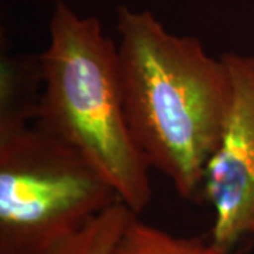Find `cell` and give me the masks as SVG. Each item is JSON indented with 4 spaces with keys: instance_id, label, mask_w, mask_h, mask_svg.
Masks as SVG:
<instances>
[{
    "instance_id": "5b68a950",
    "label": "cell",
    "mask_w": 254,
    "mask_h": 254,
    "mask_svg": "<svg viewBox=\"0 0 254 254\" xmlns=\"http://www.w3.org/2000/svg\"><path fill=\"white\" fill-rule=\"evenodd\" d=\"M112 254H230L215 242L171 235L133 215L120 233Z\"/></svg>"
},
{
    "instance_id": "3957f363",
    "label": "cell",
    "mask_w": 254,
    "mask_h": 254,
    "mask_svg": "<svg viewBox=\"0 0 254 254\" xmlns=\"http://www.w3.org/2000/svg\"><path fill=\"white\" fill-rule=\"evenodd\" d=\"M72 145L30 116L0 115V254H41L119 202Z\"/></svg>"
},
{
    "instance_id": "277c9868",
    "label": "cell",
    "mask_w": 254,
    "mask_h": 254,
    "mask_svg": "<svg viewBox=\"0 0 254 254\" xmlns=\"http://www.w3.org/2000/svg\"><path fill=\"white\" fill-rule=\"evenodd\" d=\"M232 99L225 130L210 157L202 196L213 209L210 240L232 252L254 237V55L225 53Z\"/></svg>"
},
{
    "instance_id": "7a4b0ae2",
    "label": "cell",
    "mask_w": 254,
    "mask_h": 254,
    "mask_svg": "<svg viewBox=\"0 0 254 254\" xmlns=\"http://www.w3.org/2000/svg\"><path fill=\"white\" fill-rule=\"evenodd\" d=\"M48 31L37 63L43 89L34 122L78 150L140 216L153 198L151 167L127 125L116 43L99 18L79 16L65 1L55 4Z\"/></svg>"
},
{
    "instance_id": "6da1fadb",
    "label": "cell",
    "mask_w": 254,
    "mask_h": 254,
    "mask_svg": "<svg viewBox=\"0 0 254 254\" xmlns=\"http://www.w3.org/2000/svg\"><path fill=\"white\" fill-rule=\"evenodd\" d=\"M118 68L130 133L182 199L202 196L225 130L232 85L223 57L168 31L147 10L118 7Z\"/></svg>"
},
{
    "instance_id": "8992f818",
    "label": "cell",
    "mask_w": 254,
    "mask_h": 254,
    "mask_svg": "<svg viewBox=\"0 0 254 254\" xmlns=\"http://www.w3.org/2000/svg\"><path fill=\"white\" fill-rule=\"evenodd\" d=\"M133 213L123 202H116L69 239L41 254H112L120 233Z\"/></svg>"
}]
</instances>
